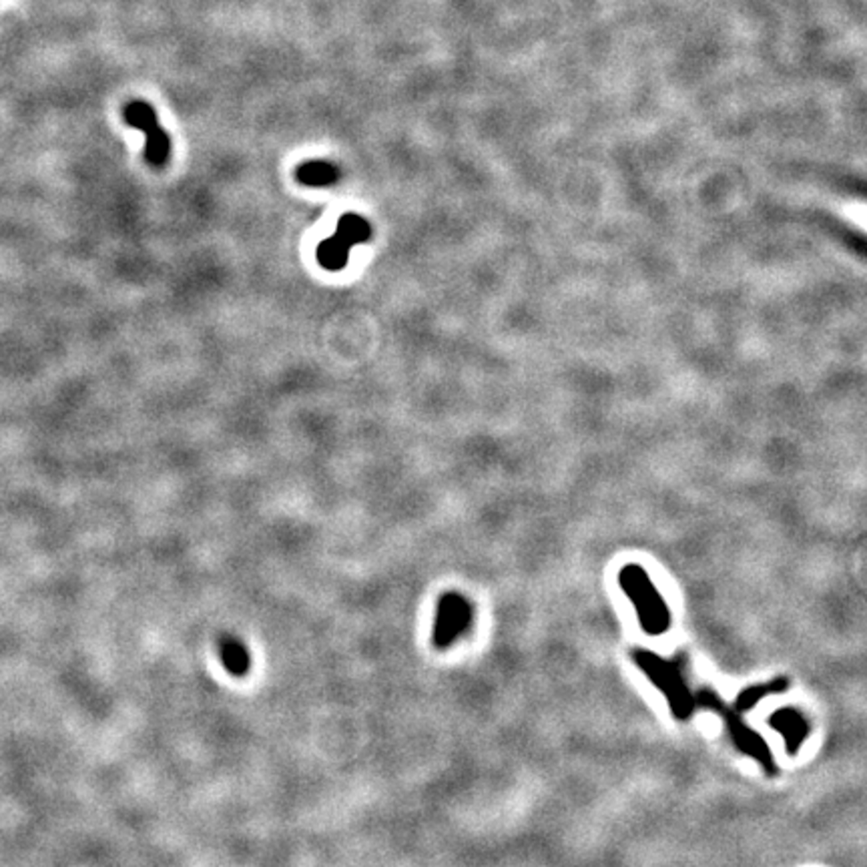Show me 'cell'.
<instances>
[{
  "label": "cell",
  "instance_id": "5",
  "mask_svg": "<svg viewBox=\"0 0 867 867\" xmlns=\"http://www.w3.org/2000/svg\"><path fill=\"white\" fill-rule=\"evenodd\" d=\"M472 604L466 596L460 593H446L438 601L436 622H434L432 641L438 649H448L466 633L472 625Z\"/></svg>",
  "mask_w": 867,
  "mask_h": 867
},
{
  "label": "cell",
  "instance_id": "8",
  "mask_svg": "<svg viewBox=\"0 0 867 867\" xmlns=\"http://www.w3.org/2000/svg\"><path fill=\"white\" fill-rule=\"evenodd\" d=\"M296 177L299 183L307 187H329L340 181V169L329 161L313 159L299 165Z\"/></svg>",
  "mask_w": 867,
  "mask_h": 867
},
{
  "label": "cell",
  "instance_id": "3",
  "mask_svg": "<svg viewBox=\"0 0 867 867\" xmlns=\"http://www.w3.org/2000/svg\"><path fill=\"white\" fill-rule=\"evenodd\" d=\"M633 660L636 667L649 677V681L663 693L673 715L679 721H687L695 713V695L687 687V681L681 673V667L677 660L659 657L651 651L636 649L633 652Z\"/></svg>",
  "mask_w": 867,
  "mask_h": 867
},
{
  "label": "cell",
  "instance_id": "6",
  "mask_svg": "<svg viewBox=\"0 0 867 867\" xmlns=\"http://www.w3.org/2000/svg\"><path fill=\"white\" fill-rule=\"evenodd\" d=\"M769 725L783 737L785 749L790 755H798V751L801 749V745L806 743V739L809 737V731H811L807 717L795 707L777 709V711L769 717Z\"/></svg>",
  "mask_w": 867,
  "mask_h": 867
},
{
  "label": "cell",
  "instance_id": "10",
  "mask_svg": "<svg viewBox=\"0 0 867 867\" xmlns=\"http://www.w3.org/2000/svg\"><path fill=\"white\" fill-rule=\"evenodd\" d=\"M334 235L340 241H344L348 247H353V246H360V243H366L369 238H372V227H369V223L364 217L348 213V215H344L340 219Z\"/></svg>",
  "mask_w": 867,
  "mask_h": 867
},
{
  "label": "cell",
  "instance_id": "9",
  "mask_svg": "<svg viewBox=\"0 0 867 867\" xmlns=\"http://www.w3.org/2000/svg\"><path fill=\"white\" fill-rule=\"evenodd\" d=\"M787 689H790V679H787V677H777V679L769 683L753 685V687H747L739 693V697L735 701V709L739 713H747L751 711L759 701L771 695H782V693H785Z\"/></svg>",
  "mask_w": 867,
  "mask_h": 867
},
{
  "label": "cell",
  "instance_id": "4",
  "mask_svg": "<svg viewBox=\"0 0 867 867\" xmlns=\"http://www.w3.org/2000/svg\"><path fill=\"white\" fill-rule=\"evenodd\" d=\"M123 117L131 127L139 129L147 137V145H145L147 163L153 165V167H163L169 159L171 141L167 133H165V129L159 125L155 109L149 105V102L133 101L125 107Z\"/></svg>",
  "mask_w": 867,
  "mask_h": 867
},
{
  "label": "cell",
  "instance_id": "7",
  "mask_svg": "<svg viewBox=\"0 0 867 867\" xmlns=\"http://www.w3.org/2000/svg\"><path fill=\"white\" fill-rule=\"evenodd\" d=\"M219 657H222L223 667L235 677L247 675L251 667V655L247 646L243 644L238 636L225 635L219 641Z\"/></svg>",
  "mask_w": 867,
  "mask_h": 867
},
{
  "label": "cell",
  "instance_id": "1",
  "mask_svg": "<svg viewBox=\"0 0 867 867\" xmlns=\"http://www.w3.org/2000/svg\"><path fill=\"white\" fill-rule=\"evenodd\" d=\"M619 587L633 603L638 625L646 635L659 636L667 633L671 627V611L643 566H622L619 572Z\"/></svg>",
  "mask_w": 867,
  "mask_h": 867
},
{
  "label": "cell",
  "instance_id": "2",
  "mask_svg": "<svg viewBox=\"0 0 867 867\" xmlns=\"http://www.w3.org/2000/svg\"><path fill=\"white\" fill-rule=\"evenodd\" d=\"M695 705L719 715L725 723V729H727L729 737L733 741V745H735L741 753H745L747 757H751V759L759 763L769 777L777 775V763L767 745V741L763 739L755 729L749 727L743 719V713H739L735 707L725 703L713 689H707V687L701 689L695 695Z\"/></svg>",
  "mask_w": 867,
  "mask_h": 867
},
{
  "label": "cell",
  "instance_id": "11",
  "mask_svg": "<svg viewBox=\"0 0 867 867\" xmlns=\"http://www.w3.org/2000/svg\"><path fill=\"white\" fill-rule=\"evenodd\" d=\"M350 259V247L345 246L344 241H340L332 235V238L323 239L318 247V262L321 267H326L329 271H340L345 267Z\"/></svg>",
  "mask_w": 867,
  "mask_h": 867
}]
</instances>
